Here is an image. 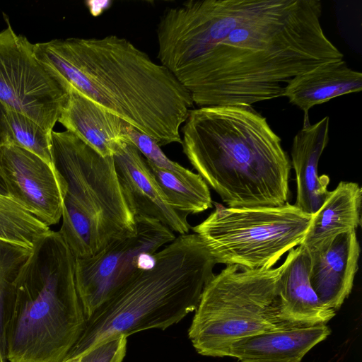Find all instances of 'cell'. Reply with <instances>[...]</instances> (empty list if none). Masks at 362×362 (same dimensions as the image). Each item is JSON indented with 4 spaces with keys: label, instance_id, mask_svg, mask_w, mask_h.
Instances as JSON below:
<instances>
[{
    "label": "cell",
    "instance_id": "e0dca14e",
    "mask_svg": "<svg viewBox=\"0 0 362 362\" xmlns=\"http://www.w3.org/2000/svg\"><path fill=\"white\" fill-rule=\"evenodd\" d=\"M362 90V74L349 68L346 62H330L298 74L283 88L282 96L304 112L308 124V111L316 105Z\"/></svg>",
    "mask_w": 362,
    "mask_h": 362
},
{
    "label": "cell",
    "instance_id": "5bb4252c",
    "mask_svg": "<svg viewBox=\"0 0 362 362\" xmlns=\"http://www.w3.org/2000/svg\"><path fill=\"white\" fill-rule=\"evenodd\" d=\"M282 264L279 281L281 320L289 328L326 325L336 311L321 303L311 286L308 252L300 245L292 248Z\"/></svg>",
    "mask_w": 362,
    "mask_h": 362
},
{
    "label": "cell",
    "instance_id": "ac0fdd59",
    "mask_svg": "<svg viewBox=\"0 0 362 362\" xmlns=\"http://www.w3.org/2000/svg\"><path fill=\"white\" fill-rule=\"evenodd\" d=\"M330 333L326 325L264 332L228 344L219 351L216 357L301 361L311 349Z\"/></svg>",
    "mask_w": 362,
    "mask_h": 362
},
{
    "label": "cell",
    "instance_id": "3957f363",
    "mask_svg": "<svg viewBox=\"0 0 362 362\" xmlns=\"http://www.w3.org/2000/svg\"><path fill=\"white\" fill-rule=\"evenodd\" d=\"M181 130L183 153L228 207L288 202L290 159L280 137L252 106L190 110Z\"/></svg>",
    "mask_w": 362,
    "mask_h": 362
},
{
    "label": "cell",
    "instance_id": "f1b7e54d",
    "mask_svg": "<svg viewBox=\"0 0 362 362\" xmlns=\"http://www.w3.org/2000/svg\"><path fill=\"white\" fill-rule=\"evenodd\" d=\"M0 362H6V359L4 358L0 354Z\"/></svg>",
    "mask_w": 362,
    "mask_h": 362
},
{
    "label": "cell",
    "instance_id": "5b68a950",
    "mask_svg": "<svg viewBox=\"0 0 362 362\" xmlns=\"http://www.w3.org/2000/svg\"><path fill=\"white\" fill-rule=\"evenodd\" d=\"M86 317L78 293L75 257L59 231L35 243L13 284L4 318L9 362H62Z\"/></svg>",
    "mask_w": 362,
    "mask_h": 362
},
{
    "label": "cell",
    "instance_id": "ffe728a7",
    "mask_svg": "<svg viewBox=\"0 0 362 362\" xmlns=\"http://www.w3.org/2000/svg\"><path fill=\"white\" fill-rule=\"evenodd\" d=\"M147 163L167 202L174 209L189 215L212 206L209 186L199 174L191 171L180 175Z\"/></svg>",
    "mask_w": 362,
    "mask_h": 362
},
{
    "label": "cell",
    "instance_id": "484cf974",
    "mask_svg": "<svg viewBox=\"0 0 362 362\" xmlns=\"http://www.w3.org/2000/svg\"><path fill=\"white\" fill-rule=\"evenodd\" d=\"M12 141L11 133L6 120V107L0 102V146ZM0 194L8 196L6 187L0 177Z\"/></svg>",
    "mask_w": 362,
    "mask_h": 362
},
{
    "label": "cell",
    "instance_id": "ba28073f",
    "mask_svg": "<svg viewBox=\"0 0 362 362\" xmlns=\"http://www.w3.org/2000/svg\"><path fill=\"white\" fill-rule=\"evenodd\" d=\"M215 209L192 227L216 263L240 269H267L303 241L312 215L286 202L273 207Z\"/></svg>",
    "mask_w": 362,
    "mask_h": 362
},
{
    "label": "cell",
    "instance_id": "4316f807",
    "mask_svg": "<svg viewBox=\"0 0 362 362\" xmlns=\"http://www.w3.org/2000/svg\"><path fill=\"white\" fill-rule=\"evenodd\" d=\"M237 362H301L293 360H282V361H273V360H259V359H243L238 360Z\"/></svg>",
    "mask_w": 362,
    "mask_h": 362
},
{
    "label": "cell",
    "instance_id": "6da1fadb",
    "mask_svg": "<svg viewBox=\"0 0 362 362\" xmlns=\"http://www.w3.org/2000/svg\"><path fill=\"white\" fill-rule=\"evenodd\" d=\"M322 11L319 0H264L174 76L199 107L252 106L281 97L282 83L344 58L323 31Z\"/></svg>",
    "mask_w": 362,
    "mask_h": 362
},
{
    "label": "cell",
    "instance_id": "cb8c5ba5",
    "mask_svg": "<svg viewBox=\"0 0 362 362\" xmlns=\"http://www.w3.org/2000/svg\"><path fill=\"white\" fill-rule=\"evenodd\" d=\"M129 138L148 163L180 175H187L191 172L178 163L169 159L153 139L132 126L129 130Z\"/></svg>",
    "mask_w": 362,
    "mask_h": 362
},
{
    "label": "cell",
    "instance_id": "d4e9b609",
    "mask_svg": "<svg viewBox=\"0 0 362 362\" xmlns=\"http://www.w3.org/2000/svg\"><path fill=\"white\" fill-rule=\"evenodd\" d=\"M127 339L115 336L100 342L79 356L81 362H122L127 353Z\"/></svg>",
    "mask_w": 362,
    "mask_h": 362
},
{
    "label": "cell",
    "instance_id": "8992f818",
    "mask_svg": "<svg viewBox=\"0 0 362 362\" xmlns=\"http://www.w3.org/2000/svg\"><path fill=\"white\" fill-rule=\"evenodd\" d=\"M52 164L62 178L59 230L76 259L134 234L135 216L119 184L113 156H103L72 132L52 131Z\"/></svg>",
    "mask_w": 362,
    "mask_h": 362
},
{
    "label": "cell",
    "instance_id": "83f0119b",
    "mask_svg": "<svg viewBox=\"0 0 362 362\" xmlns=\"http://www.w3.org/2000/svg\"><path fill=\"white\" fill-rule=\"evenodd\" d=\"M62 362H81L80 356L70 357L65 358Z\"/></svg>",
    "mask_w": 362,
    "mask_h": 362
},
{
    "label": "cell",
    "instance_id": "7c38bea8",
    "mask_svg": "<svg viewBox=\"0 0 362 362\" xmlns=\"http://www.w3.org/2000/svg\"><path fill=\"white\" fill-rule=\"evenodd\" d=\"M113 158L122 189L135 216L155 219L180 235L189 233L188 214L168 204L146 159L130 139L118 146Z\"/></svg>",
    "mask_w": 362,
    "mask_h": 362
},
{
    "label": "cell",
    "instance_id": "9c48e42d",
    "mask_svg": "<svg viewBox=\"0 0 362 362\" xmlns=\"http://www.w3.org/2000/svg\"><path fill=\"white\" fill-rule=\"evenodd\" d=\"M69 83L37 58L33 44L11 26L0 32V102L31 119L49 133L58 122Z\"/></svg>",
    "mask_w": 362,
    "mask_h": 362
},
{
    "label": "cell",
    "instance_id": "2e32d148",
    "mask_svg": "<svg viewBox=\"0 0 362 362\" xmlns=\"http://www.w3.org/2000/svg\"><path fill=\"white\" fill-rule=\"evenodd\" d=\"M58 122L103 156H113L129 139L130 124L71 86Z\"/></svg>",
    "mask_w": 362,
    "mask_h": 362
},
{
    "label": "cell",
    "instance_id": "4fadbf2b",
    "mask_svg": "<svg viewBox=\"0 0 362 362\" xmlns=\"http://www.w3.org/2000/svg\"><path fill=\"white\" fill-rule=\"evenodd\" d=\"M359 255L356 230L337 235L322 250L309 255L310 281L325 306L337 311L349 296Z\"/></svg>",
    "mask_w": 362,
    "mask_h": 362
},
{
    "label": "cell",
    "instance_id": "8fae6325",
    "mask_svg": "<svg viewBox=\"0 0 362 362\" xmlns=\"http://www.w3.org/2000/svg\"><path fill=\"white\" fill-rule=\"evenodd\" d=\"M0 177L7 195L47 226L62 216L64 182L54 167L12 141L0 146Z\"/></svg>",
    "mask_w": 362,
    "mask_h": 362
},
{
    "label": "cell",
    "instance_id": "7402d4cb",
    "mask_svg": "<svg viewBox=\"0 0 362 362\" xmlns=\"http://www.w3.org/2000/svg\"><path fill=\"white\" fill-rule=\"evenodd\" d=\"M32 249L0 239V354L6 359L4 318L13 284Z\"/></svg>",
    "mask_w": 362,
    "mask_h": 362
},
{
    "label": "cell",
    "instance_id": "7a4b0ae2",
    "mask_svg": "<svg viewBox=\"0 0 362 362\" xmlns=\"http://www.w3.org/2000/svg\"><path fill=\"white\" fill-rule=\"evenodd\" d=\"M33 50L71 86L159 146L182 144L191 95L168 68L127 39H54L33 44Z\"/></svg>",
    "mask_w": 362,
    "mask_h": 362
},
{
    "label": "cell",
    "instance_id": "44dd1931",
    "mask_svg": "<svg viewBox=\"0 0 362 362\" xmlns=\"http://www.w3.org/2000/svg\"><path fill=\"white\" fill-rule=\"evenodd\" d=\"M49 230L10 197L0 194V239L32 249Z\"/></svg>",
    "mask_w": 362,
    "mask_h": 362
},
{
    "label": "cell",
    "instance_id": "d6986e66",
    "mask_svg": "<svg viewBox=\"0 0 362 362\" xmlns=\"http://www.w3.org/2000/svg\"><path fill=\"white\" fill-rule=\"evenodd\" d=\"M362 189L358 183L340 182L312 215L310 225L300 245L312 255L325 248L337 235L361 226Z\"/></svg>",
    "mask_w": 362,
    "mask_h": 362
},
{
    "label": "cell",
    "instance_id": "30bf717a",
    "mask_svg": "<svg viewBox=\"0 0 362 362\" xmlns=\"http://www.w3.org/2000/svg\"><path fill=\"white\" fill-rule=\"evenodd\" d=\"M135 220L134 234L112 240L91 257L75 258L76 288L86 319L132 272L151 267L154 254L176 238L155 219L135 216Z\"/></svg>",
    "mask_w": 362,
    "mask_h": 362
},
{
    "label": "cell",
    "instance_id": "277c9868",
    "mask_svg": "<svg viewBox=\"0 0 362 362\" xmlns=\"http://www.w3.org/2000/svg\"><path fill=\"white\" fill-rule=\"evenodd\" d=\"M216 264L198 235L176 237L154 254L151 267L132 272L86 319L66 358L78 356L110 337L178 323L197 309Z\"/></svg>",
    "mask_w": 362,
    "mask_h": 362
},
{
    "label": "cell",
    "instance_id": "52a82bcc",
    "mask_svg": "<svg viewBox=\"0 0 362 362\" xmlns=\"http://www.w3.org/2000/svg\"><path fill=\"white\" fill-rule=\"evenodd\" d=\"M276 268L240 269L228 265L205 286L188 337L196 351L216 357L228 344L247 337L289 328L280 318Z\"/></svg>",
    "mask_w": 362,
    "mask_h": 362
},
{
    "label": "cell",
    "instance_id": "9a60e30c",
    "mask_svg": "<svg viewBox=\"0 0 362 362\" xmlns=\"http://www.w3.org/2000/svg\"><path fill=\"white\" fill-rule=\"evenodd\" d=\"M329 118L325 117L313 124L303 125L296 134L291 148V163L296 176V201L294 205L313 215L322 205L329 191V178L319 176L320 158L329 141Z\"/></svg>",
    "mask_w": 362,
    "mask_h": 362
},
{
    "label": "cell",
    "instance_id": "603a6c76",
    "mask_svg": "<svg viewBox=\"0 0 362 362\" xmlns=\"http://www.w3.org/2000/svg\"><path fill=\"white\" fill-rule=\"evenodd\" d=\"M12 142L35 153L53 166L51 134L31 119L6 108Z\"/></svg>",
    "mask_w": 362,
    "mask_h": 362
}]
</instances>
